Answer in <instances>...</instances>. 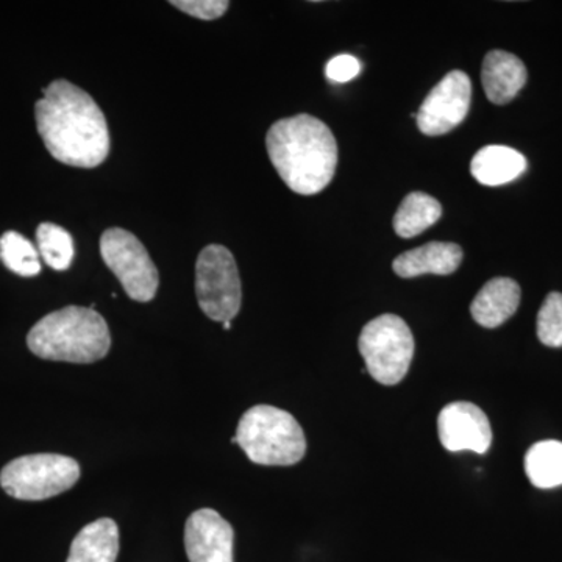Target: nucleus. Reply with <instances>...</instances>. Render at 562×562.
Returning a JSON list of instances; mask_svg holds the SVG:
<instances>
[{
  "instance_id": "obj_1",
  "label": "nucleus",
  "mask_w": 562,
  "mask_h": 562,
  "mask_svg": "<svg viewBox=\"0 0 562 562\" xmlns=\"http://www.w3.org/2000/svg\"><path fill=\"white\" fill-rule=\"evenodd\" d=\"M35 105L36 127L55 160L74 168L101 166L110 154L105 114L87 91L68 80L52 81Z\"/></svg>"
},
{
  "instance_id": "obj_2",
  "label": "nucleus",
  "mask_w": 562,
  "mask_h": 562,
  "mask_svg": "<svg viewBox=\"0 0 562 562\" xmlns=\"http://www.w3.org/2000/svg\"><path fill=\"white\" fill-rule=\"evenodd\" d=\"M266 147L281 180L297 194H317L335 177L338 143L317 117L297 114L276 122L266 136Z\"/></svg>"
},
{
  "instance_id": "obj_3",
  "label": "nucleus",
  "mask_w": 562,
  "mask_h": 562,
  "mask_svg": "<svg viewBox=\"0 0 562 562\" xmlns=\"http://www.w3.org/2000/svg\"><path fill=\"white\" fill-rule=\"evenodd\" d=\"M27 346L43 360L90 364L109 353L110 328L94 310L70 305L36 322L29 331Z\"/></svg>"
},
{
  "instance_id": "obj_4",
  "label": "nucleus",
  "mask_w": 562,
  "mask_h": 562,
  "mask_svg": "<svg viewBox=\"0 0 562 562\" xmlns=\"http://www.w3.org/2000/svg\"><path fill=\"white\" fill-rule=\"evenodd\" d=\"M235 438L255 464L294 465L306 453L301 424L276 406L257 405L244 413Z\"/></svg>"
},
{
  "instance_id": "obj_5",
  "label": "nucleus",
  "mask_w": 562,
  "mask_h": 562,
  "mask_svg": "<svg viewBox=\"0 0 562 562\" xmlns=\"http://www.w3.org/2000/svg\"><path fill=\"white\" fill-rule=\"evenodd\" d=\"M358 347L372 379L394 386L405 379L412 366L414 336L402 317L383 314L362 328Z\"/></svg>"
},
{
  "instance_id": "obj_6",
  "label": "nucleus",
  "mask_w": 562,
  "mask_h": 562,
  "mask_svg": "<svg viewBox=\"0 0 562 562\" xmlns=\"http://www.w3.org/2000/svg\"><path fill=\"white\" fill-rule=\"evenodd\" d=\"M80 465L65 454L38 453L20 457L0 472V486L18 501L38 502L76 486Z\"/></svg>"
},
{
  "instance_id": "obj_7",
  "label": "nucleus",
  "mask_w": 562,
  "mask_h": 562,
  "mask_svg": "<svg viewBox=\"0 0 562 562\" xmlns=\"http://www.w3.org/2000/svg\"><path fill=\"white\" fill-rule=\"evenodd\" d=\"M195 295L202 312L216 322H232L241 310L243 290L232 251L210 244L195 262Z\"/></svg>"
},
{
  "instance_id": "obj_8",
  "label": "nucleus",
  "mask_w": 562,
  "mask_h": 562,
  "mask_svg": "<svg viewBox=\"0 0 562 562\" xmlns=\"http://www.w3.org/2000/svg\"><path fill=\"white\" fill-rule=\"evenodd\" d=\"M101 254L103 261L121 281L132 301H154L160 276L149 251L133 233L124 228H109L103 232Z\"/></svg>"
},
{
  "instance_id": "obj_9",
  "label": "nucleus",
  "mask_w": 562,
  "mask_h": 562,
  "mask_svg": "<svg viewBox=\"0 0 562 562\" xmlns=\"http://www.w3.org/2000/svg\"><path fill=\"white\" fill-rule=\"evenodd\" d=\"M472 83L468 74L453 70L427 95L414 114L417 127L427 136L446 135L457 128L471 109Z\"/></svg>"
},
{
  "instance_id": "obj_10",
  "label": "nucleus",
  "mask_w": 562,
  "mask_h": 562,
  "mask_svg": "<svg viewBox=\"0 0 562 562\" xmlns=\"http://www.w3.org/2000/svg\"><path fill=\"white\" fill-rule=\"evenodd\" d=\"M439 439L449 452L471 450L484 454L491 449L492 428L482 408L471 402L443 406L438 417Z\"/></svg>"
},
{
  "instance_id": "obj_11",
  "label": "nucleus",
  "mask_w": 562,
  "mask_h": 562,
  "mask_svg": "<svg viewBox=\"0 0 562 562\" xmlns=\"http://www.w3.org/2000/svg\"><path fill=\"white\" fill-rule=\"evenodd\" d=\"M235 531L220 513L203 508L184 525V549L190 562H233Z\"/></svg>"
},
{
  "instance_id": "obj_12",
  "label": "nucleus",
  "mask_w": 562,
  "mask_h": 562,
  "mask_svg": "<svg viewBox=\"0 0 562 562\" xmlns=\"http://www.w3.org/2000/svg\"><path fill=\"white\" fill-rule=\"evenodd\" d=\"M527 68L520 58L505 50H492L483 61L482 83L487 99L506 105L527 83Z\"/></svg>"
},
{
  "instance_id": "obj_13",
  "label": "nucleus",
  "mask_w": 562,
  "mask_h": 562,
  "mask_svg": "<svg viewBox=\"0 0 562 562\" xmlns=\"http://www.w3.org/2000/svg\"><path fill=\"white\" fill-rule=\"evenodd\" d=\"M462 262V249L453 243H428L417 249L398 255L392 262V269L402 279L414 277L450 276L460 268Z\"/></svg>"
},
{
  "instance_id": "obj_14",
  "label": "nucleus",
  "mask_w": 562,
  "mask_h": 562,
  "mask_svg": "<svg viewBox=\"0 0 562 562\" xmlns=\"http://www.w3.org/2000/svg\"><path fill=\"white\" fill-rule=\"evenodd\" d=\"M520 303V286L512 279H492L475 295L471 313L476 324L497 328L516 314Z\"/></svg>"
},
{
  "instance_id": "obj_15",
  "label": "nucleus",
  "mask_w": 562,
  "mask_h": 562,
  "mask_svg": "<svg viewBox=\"0 0 562 562\" xmlns=\"http://www.w3.org/2000/svg\"><path fill=\"white\" fill-rule=\"evenodd\" d=\"M527 171V158L506 146H487L472 158L473 179L484 187H502Z\"/></svg>"
},
{
  "instance_id": "obj_16",
  "label": "nucleus",
  "mask_w": 562,
  "mask_h": 562,
  "mask_svg": "<svg viewBox=\"0 0 562 562\" xmlns=\"http://www.w3.org/2000/svg\"><path fill=\"white\" fill-rule=\"evenodd\" d=\"M120 554V528L111 519L94 520L81 528L70 543L66 562H116Z\"/></svg>"
},
{
  "instance_id": "obj_17",
  "label": "nucleus",
  "mask_w": 562,
  "mask_h": 562,
  "mask_svg": "<svg viewBox=\"0 0 562 562\" xmlns=\"http://www.w3.org/2000/svg\"><path fill=\"white\" fill-rule=\"evenodd\" d=\"M441 203L424 192L406 195L394 216V231L401 238H414L441 220Z\"/></svg>"
},
{
  "instance_id": "obj_18",
  "label": "nucleus",
  "mask_w": 562,
  "mask_h": 562,
  "mask_svg": "<svg viewBox=\"0 0 562 562\" xmlns=\"http://www.w3.org/2000/svg\"><path fill=\"white\" fill-rule=\"evenodd\" d=\"M525 472L532 486L552 490L562 484V442L541 441L525 454Z\"/></svg>"
},
{
  "instance_id": "obj_19",
  "label": "nucleus",
  "mask_w": 562,
  "mask_h": 562,
  "mask_svg": "<svg viewBox=\"0 0 562 562\" xmlns=\"http://www.w3.org/2000/svg\"><path fill=\"white\" fill-rule=\"evenodd\" d=\"M40 257L54 271H66L70 268L76 255L74 239L68 231L57 224L44 222L36 228Z\"/></svg>"
},
{
  "instance_id": "obj_20",
  "label": "nucleus",
  "mask_w": 562,
  "mask_h": 562,
  "mask_svg": "<svg viewBox=\"0 0 562 562\" xmlns=\"http://www.w3.org/2000/svg\"><path fill=\"white\" fill-rule=\"evenodd\" d=\"M40 251L18 232L0 236V260L11 272L21 277H35L41 272Z\"/></svg>"
},
{
  "instance_id": "obj_21",
  "label": "nucleus",
  "mask_w": 562,
  "mask_h": 562,
  "mask_svg": "<svg viewBox=\"0 0 562 562\" xmlns=\"http://www.w3.org/2000/svg\"><path fill=\"white\" fill-rule=\"evenodd\" d=\"M538 338L547 347H562V294L550 292L538 314Z\"/></svg>"
},
{
  "instance_id": "obj_22",
  "label": "nucleus",
  "mask_w": 562,
  "mask_h": 562,
  "mask_svg": "<svg viewBox=\"0 0 562 562\" xmlns=\"http://www.w3.org/2000/svg\"><path fill=\"white\" fill-rule=\"evenodd\" d=\"M171 5L198 20L214 21L227 13L231 2L227 0H172Z\"/></svg>"
},
{
  "instance_id": "obj_23",
  "label": "nucleus",
  "mask_w": 562,
  "mask_h": 562,
  "mask_svg": "<svg viewBox=\"0 0 562 562\" xmlns=\"http://www.w3.org/2000/svg\"><path fill=\"white\" fill-rule=\"evenodd\" d=\"M361 63L353 55H336L325 66V76L333 83H347L360 76Z\"/></svg>"
},
{
  "instance_id": "obj_24",
  "label": "nucleus",
  "mask_w": 562,
  "mask_h": 562,
  "mask_svg": "<svg viewBox=\"0 0 562 562\" xmlns=\"http://www.w3.org/2000/svg\"><path fill=\"white\" fill-rule=\"evenodd\" d=\"M222 325H224L225 330H231L232 328V322H224Z\"/></svg>"
}]
</instances>
